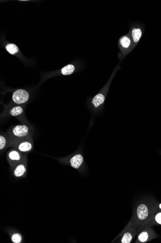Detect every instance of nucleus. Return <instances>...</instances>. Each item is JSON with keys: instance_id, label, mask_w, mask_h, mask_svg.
Segmentation results:
<instances>
[{"instance_id": "nucleus-1", "label": "nucleus", "mask_w": 161, "mask_h": 243, "mask_svg": "<svg viewBox=\"0 0 161 243\" xmlns=\"http://www.w3.org/2000/svg\"><path fill=\"white\" fill-rule=\"evenodd\" d=\"M29 98V93L24 89H19L13 94L12 100L15 103L21 104L26 103Z\"/></svg>"}, {"instance_id": "nucleus-6", "label": "nucleus", "mask_w": 161, "mask_h": 243, "mask_svg": "<svg viewBox=\"0 0 161 243\" xmlns=\"http://www.w3.org/2000/svg\"><path fill=\"white\" fill-rule=\"evenodd\" d=\"M32 145L30 142L24 141L20 143L18 146V149L21 152H29L32 149Z\"/></svg>"}, {"instance_id": "nucleus-17", "label": "nucleus", "mask_w": 161, "mask_h": 243, "mask_svg": "<svg viewBox=\"0 0 161 243\" xmlns=\"http://www.w3.org/2000/svg\"><path fill=\"white\" fill-rule=\"evenodd\" d=\"M6 141L5 137L3 136H0V149H3L6 145Z\"/></svg>"}, {"instance_id": "nucleus-11", "label": "nucleus", "mask_w": 161, "mask_h": 243, "mask_svg": "<svg viewBox=\"0 0 161 243\" xmlns=\"http://www.w3.org/2000/svg\"><path fill=\"white\" fill-rule=\"evenodd\" d=\"M6 50L11 54H15L19 51L17 46L14 44H8L6 46Z\"/></svg>"}, {"instance_id": "nucleus-19", "label": "nucleus", "mask_w": 161, "mask_h": 243, "mask_svg": "<svg viewBox=\"0 0 161 243\" xmlns=\"http://www.w3.org/2000/svg\"><path fill=\"white\" fill-rule=\"evenodd\" d=\"M159 208L161 209V203L159 205Z\"/></svg>"}, {"instance_id": "nucleus-4", "label": "nucleus", "mask_w": 161, "mask_h": 243, "mask_svg": "<svg viewBox=\"0 0 161 243\" xmlns=\"http://www.w3.org/2000/svg\"><path fill=\"white\" fill-rule=\"evenodd\" d=\"M84 159L81 154L75 155L70 160V165L74 169H78L83 162Z\"/></svg>"}, {"instance_id": "nucleus-16", "label": "nucleus", "mask_w": 161, "mask_h": 243, "mask_svg": "<svg viewBox=\"0 0 161 243\" xmlns=\"http://www.w3.org/2000/svg\"><path fill=\"white\" fill-rule=\"evenodd\" d=\"M11 239H12V241L14 243H20L21 241L22 237H21V236L20 235V234H18V233H15V234H14V235L12 236Z\"/></svg>"}, {"instance_id": "nucleus-18", "label": "nucleus", "mask_w": 161, "mask_h": 243, "mask_svg": "<svg viewBox=\"0 0 161 243\" xmlns=\"http://www.w3.org/2000/svg\"><path fill=\"white\" fill-rule=\"evenodd\" d=\"M155 220L156 222L161 225V212L156 214L155 216Z\"/></svg>"}, {"instance_id": "nucleus-15", "label": "nucleus", "mask_w": 161, "mask_h": 243, "mask_svg": "<svg viewBox=\"0 0 161 243\" xmlns=\"http://www.w3.org/2000/svg\"><path fill=\"white\" fill-rule=\"evenodd\" d=\"M132 239V235L130 232H126L122 238L121 243H131Z\"/></svg>"}, {"instance_id": "nucleus-7", "label": "nucleus", "mask_w": 161, "mask_h": 243, "mask_svg": "<svg viewBox=\"0 0 161 243\" xmlns=\"http://www.w3.org/2000/svg\"><path fill=\"white\" fill-rule=\"evenodd\" d=\"M75 71V67L73 64H69L65 66L61 70V73L63 75L72 74Z\"/></svg>"}, {"instance_id": "nucleus-8", "label": "nucleus", "mask_w": 161, "mask_h": 243, "mask_svg": "<svg viewBox=\"0 0 161 243\" xmlns=\"http://www.w3.org/2000/svg\"><path fill=\"white\" fill-rule=\"evenodd\" d=\"M26 171V169L24 165L20 164L17 166L15 169L14 174L17 177H20L23 176Z\"/></svg>"}, {"instance_id": "nucleus-12", "label": "nucleus", "mask_w": 161, "mask_h": 243, "mask_svg": "<svg viewBox=\"0 0 161 243\" xmlns=\"http://www.w3.org/2000/svg\"><path fill=\"white\" fill-rule=\"evenodd\" d=\"M8 157L9 159L12 161H19L20 159V153L16 150H12L9 153Z\"/></svg>"}, {"instance_id": "nucleus-13", "label": "nucleus", "mask_w": 161, "mask_h": 243, "mask_svg": "<svg viewBox=\"0 0 161 243\" xmlns=\"http://www.w3.org/2000/svg\"><path fill=\"white\" fill-rule=\"evenodd\" d=\"M120 44L124 48H128L131 44V41L128 37L125 36L120 39Z\"/></svg>"}, {"instance_id": "nucleus-9", "label": "nucleus", "mask_w": 161, "mask_h": 243, "mask_svg": "<svg viewBox=\"0 0 161 243\" xmlns=\"http://www.w3.org/2000/svg\"><path fill=\"white\" fill-rule=\"evenodd\" d=\"M132 35L134 42L135 43L138 42L141 37L142 32L141 29L134 28L132 30Z\"/></svg>"}, {"instance_id": "nucleus-2", "label": "nucleus", "mask_w": 161, "mask_h": 243, "mask_svg": "<svg viewBox=\"0 0 161 243\" xmlns=\"http://www.w3.org/2000/svg\"><path fill=\"white\" fill-rule=\"evenodd\" d=\"M29 129L25 125H17L12 130V134L17 137H24L29 134Z\"/></svg>"}, {"instance_id": "nucleus-3", "label": "nucleus", "mask_w": 161, "mask_h": 243, "mask_svg": "<svg viewBox=\"0 0 161 243\" xmlns=\"http://www.w3.org/2000/svg\"><path fill=\"white\" fill-rule=\"evenodd\" d=\"M137 216L140 220H145L149 215V210L145 204H141L137 209Z\"/></svg>"}, {"instance_id": "nucleus-10", "label": "nucleus", "mask_w": 161, "mask_h": 243, "mask_svg": "<svg viewBox=\"0 0 161 243\" xmlns=\"http://www.w3.org/2000/svg\"><path fill=\"white\" fill-rule=\"evenodd\" d=\"M23 112V109L22 107L20 106H17L14 107L10 110V114L12 116L16 117L22 114Z\"/></svg>"}, {"instance_id": "nucleus-14", "label": "nucleus", "mask_w": 161, "mask_h": 243, "mask_svg": "<svg viewBox=\"0 0 161 243\" xmlns=\"http://www.w3.org/2000/svg\"><path fill=\"white\" fill-rule=\"evenodd\" d=\"M149 233L146 231H144L139 234L138 236V240L139 242L144 243L147 241L149 239Z\"/></svg>"}, {"instance_id": "nucleus-5", "label": "nucleus", "mask_w": 161, "mask_h": 243, "mask_svg": "<svg viewBox=\"0 0 161 243\" xmlns=\"http://www.w3.org/2000/svg\"><path fill=\"white\" fill-rule=\"evenodd\" d=\"M105 100V96L103 94H98L94 97L92 103L96 108L98 107L99 105L103 103Z\"/></svg>"}]
</instances>
